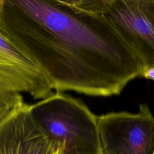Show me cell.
<instances>
[{
  "mask_svg": "<svg viewBox=\"0 0 154 154\" xmlns=\"http://www.w3.org/2000/svg\"><path fill=\"white\" fill-rule=\"evenodd\" d=\"M30 111L60 154H100L97 116L80 100L53 93Z\"/></svg>",
  "mask_w": 154,
  "mask_h": 154,
  "instance_id": "cell-2",
  "label": "cell"
},
{
  "mask_svg": "<svg viewBox=\"0 0 154 154\" xmlns=\"http://www.w3.org/2000/svg\"><path fill=\"white\" fill-rule=\"evenodd\" d=\"M111 0H68L66 2L76 10L86 13L103 16Z\"/></svg>",
  "mask_w": 154,
  "mask_h": 154,
  "instance_id": "cell-7",
  "label": "cell"
},
{
  "mask_svg": "<svg viewBox=\"0 0 154 154\" xmlns=\"http://www.w3.org/2000/svg\"><path fill=\"white\" fill-rule=\"evenodd\" d=\"M24 102L23 96H0V121L14 107Z\"/></svg>",
  "mask_w": 154,
  "mask_h": 154,
  "instance_id": "cell-8",
  "label": "cell"
},
{
  "mask_svg": "<svg viewBox=\"0 0 154 154\" xmlns=\"http://www.w3.org/2000/svg\"><path fill=\"white\" fill-rule=\"evenodd\" d=\"M100 154H153L154 117L147 104L137 113L97 116Z\"/></svg>",
  "mask_w": 154,
  "mask_h": 154,
  "instance_id": "cell-3",
  "label": "cell"
},
{
  "mask_svg": "<svg viewBox=\"0 0 154 154\" xmlns=\"http://www.w3.org/2000/svg\"><path fill=\"white\" fill-rule=\"evenodd\" d=\"M153 154H154V152H153Z\"/></svg>",
  "mask_w": 154,
  "mask_h": 154,
  "instance_id": "cell-11",
  "label": "cell"
},
{
  "mask_svg": "<svg viewBox=\"0 0 154 154\" xmlns=\"http://www.w3.org/2000/svg\"><path fill=\"white\" fill-rule=\"evenodd\" d=\"M52 85L41 68L0 31V96L51 95Z\"/></svg>",
  "mask_w": 154,
  "mask_h": 154,
  "instance_id": "cell-5",
  "label": "cell"
},
{
  "mask_svg": "<svg viewBox=\"0 0 154 154\" xmlns=\"http://www.w3.org/2000/svg\"><path fill=\"white\" fill-rule=\"evenodd\" d=\"M141 76L154 81V67L144 70L142 72Z\"/></svg>",
  "mask_w": 154,
  "mask_h": 154,
  "instance_id": "cell-9",
  "label": "cell"
},
{
  "mask_svg": "<svg viewBox=\"0 0 154 154\" xmlns=\"http://www.w3.org/2000/svg\"><path fill=\"white\" fill-rule=\"evenodd\" d=\"M0 31L41 68L57 92L117 95L144 71L140 57L106 18L66 1H11Z\"/></svg>",
  "mask_w": 154,
  "mask_h": 154,
  "instance_id": "cell-1",
  "label": "cell"
},
{
  "mask_svg": "<svg viewBox=\"0 0 154 154\" xmlns=\"http://www.w3.org/2000/svg\"><path fill=\"white\" fill-rule=\"evenodd\" d=\"M56 154H60V153H59V152H58H58H57V153H56Z\"/></svg>",
  "mask_w": 154,
  "mask_h": 154,
  "instance_id": "cell-10",
  "label": "cell"
},
{
  "mask_svg": "<svg viewBox=\"0 0 154 154\" xmlns=\"http://www.w3.org/2000/svg\"><path fill=\"white\" fill-rule=\"evenodd\" d=\"M52 141L34 120L30 105L13 108L0 121V154H56Z\"/></svg>",
  "mask_w": 154,
  "mask_h": 154,
  "instance_id": "cell-6",
  "label": "cell"
},
{
  "mask_svg": "<svg viewBox=\"0 0 154 154\" xmlns=\"http://www.w3.org/2000/svg\"><path fill=\"white\" fill-rule=\"evenodd\" d=\"M103 16L140 57L154 67V1L111 0Z\"/></svg>",
  "mask_w": 154,
  "mask_h": 154,
  "instance_id": "cell-4",
  "label": "cell"
}]
</instances>
